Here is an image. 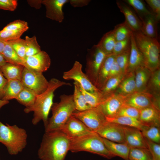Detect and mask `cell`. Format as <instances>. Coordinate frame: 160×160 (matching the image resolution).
Here are the masks:
<instances>
[{"mask_svg": "<svg viewBox=\"0 0 160 160\" xmlns=\"http://www.w3.org/2000/svg\"><path fill=\"white\" fill-rule=\"evenodd\" d=\"M70 139L59 130L45 132L38 152L41 160H64Z\"/></svg>", "mask_w": 160, "mask_h": 160, "instance_id": "1", "label": "cell"}, {"mask_svg": "<svg viewBox=\"0 0 160 160\" xmlns=\"http://www.w3.org/2000/svg\"><path fill=\"white\" fill-rule=\"evenodd\" d=\"M49 82L47 89L41 94L37 95L33 104L29 107H25L24 109L26 113L33 112L32 122L34 125H36L42 120L44 127L46 125L49 119L48 116L53 103L55 91L62 86L71 85L69 83L55 78H52Z\"/></svg>", "mask_w": 160, "mask_h": 160, "instance_id": "2", "label": "cell"}, {"mask_svg": "<svg viewBox=\"0 0 160 160\" xmlns=\"http://www.w3.org/2000/svg\"><path fill=\"white\" fill-rule=\"evenodd\" d=\"M60 100L52 106V116L45 127V132L59 130L76 110L72 95H62Z\"/></svg>", "mask_w": 160, "mask_h": 160, "instance_id": "3", "label": "cell"}, {"mask_svg": "<svg viewBox=\"0 0 160 160\" xmlns=\"http://www.w3.org/2000/svg\"><path fill=\"white\" fill-rule=\"evenodd\" d=\"M133 34L143 56L145 66L151 72L159 68L160 45L158 39L148 37L141 31L133 32Z\"/></svg>", "mask_w": 160, "mask_h": 160, "instance_id": "4", "label": "cell"}, {"mask_svg": "<svg viewBox=\"0 0 160 160\" xmlns=\"http://www.w3.org/2000/svg\"><path fill=\"white\" fill-rule=\"evenodd\" d=\"M26 130L15 124L4 125L0 121V143L7 148L9 153L16 155L21 152L27 143Z\"/></svg>", "mask_w": 160, "mask_h": 160, "instance_id": "5", "label": "cell"}, {"mask_svg": "<svg viewBox=\"0 0 160 160\" xmlns=\"http://www.w3.org/2000/svg\"><path fill=\"white\" fill-rule=\"evenodd\" d=\"M70 139L69 151L72 152L86 151L98 155L108 159L115 157L107 149L101 137L95 132Z\"/></svg>", "mask_w": 160, "mask_h": 160, "instance_id": "6", "label": "cell"}, {"mask_svg": "<svg viewBox=\"0 0 160 160\" xmlns=\"http://www.w3.org/2000/svg\"><path fill=\"white\" fill-rule=\"evenodd\" d=\"M106 56L97 45L87 49L85 74L96 87L100 67Z\"/></svg>", "mask_w": 160, "mask_h": 160, "instance_id": "7", "label": "cell"}, {"mask_svg": "<svg viewBox=\"0 0 160 160\" xmlns=\"http://www.w3.org/2000/svg\"><path fill=\"white\" fill-rule=\"evenodd\" d=\"M21 81L25 87L33 90L37 95L44 92L49 83L43 73L32 71L25 67Z\"/></svg>", "mask_w": 160, "mask_h": 160, "instance_id": "8", "label": "cell"}, {"mask_svg": "<svg viewBox=\"0 0 160 160\" xmlns=\"http://www.w3.org/2000/svg\"><path fill=\"white\" fill-rule=\"evenodd\" d=\"M72 115L94 132L99 129L107 121L105 117L97 107L81 111L75 110Z\"/></svg>", "mask_w": 160, "mask_h": 160, "instance_id": "9", "label": "cell"}, {"mask_svg": "<svg viewBox=\"0 0 160 160\" xmlns=\"http://www.w3.org/2000/svg\"><path fill=\"white\" fill-rule=\"evenodd\" d=\"M63 77L67 80H72L79 83L86 91L92 93L100 92V90L90 81L82 70V65L75 61L72 68L63 72Z\"/></svg>", "mask_w": 160, "mask_h": 160, "instance_id": "10", "label": "cell"}, {"mask_svg": "<svg viewBox=\"0 0 160 160\" xmlns=\"http://www.w3.org/2000/svg\"><path fill=\"white\" fill-rule=\"evenodd\" d=\"M125 95L111 94L106 97L97 107L106 118L115 117L124 104Z\"/></svg>", "mask_w": 160, "mask_h": 160, "instance_id": "11", "label": "cell"}, {"mask_svg": "<svg viewBox=\"0 0 160 160\" xmlns=\"http://www.w3.org/2000/svg\"><path fill=\"white\" fill-rule=\"evenodd\" d=\"M94 132L101 137L109 140L125 143L123 126L117 123L107 121Z\"/></svg>", "mask_w": 160, "mask_h": 160, "instance_id": "12", "label": "cell"}, {"mask_svg": "<svg viewBox=\"0 0 160 160\" xmlns=\"http://www.w3.org/2000/svg\"><path fill=\"white\" fill-rule=\"evenodd\" d=\"M59 130L69 138L79 137L94 132L72 115Z\"/></svg>", "mask_w": 160, "mask_h": 160, "instance_id": "13", "label": "cell"}, {"mask_svg": "<svg viewBox=\"0 0 160 160\" xmlns=\"http://www.w3.org/2000/svg\"><path fill=\"white\" fill-rule=\"evenodd\" d=\"M51 60L49 55L41 51L33 56L26 57L23 60V65L32 71L43 73L49 68Z\"/></svg>", "mask_w": 160, "mask_h": 160, "instance_id": "14", "label": "cell"}, {"mask_svg": "<svg viewBox=\"0 0 160 160\" xmlns=\"http://www.w3.org/2000/svg\"><path fill=\"white\" fill-rule=\"evenodd\" d=\"M154 99L152 95L148 92H136L125 95L124 104L141 110L153 106Z\"/></svg>", "mask_w": 160, "mask_h": 160, "instance_id": "15", "label": "cell"}, {"mask_svg": "<svg viewBox=\"0 0 160 160\" xmlns=\"http://www.w3.org/2000/svg\"><path fill=\"white\" fill-rule=\"evenodd\" d=\"M69 0H43L46 8V16L52 20L62 23L64 19L63 8Z\"/></svg>", "mask_w": 160, "mask_h": 160, "instance_id": "16", "label": "cell"}, {"mask_svg": "<svg viewBox=\"0 0 160 160\" xmlns=\"http://www.w3.org/2000/svg\"><path fill=\"white\" fill-rule=\"evenodd\" d=\"M123 126L125 143L130 148H148L145 138L139 129L134 127Z\"/></svg>", "mask_w": 160, "mask_h": 160, "instance_id": "17", "label": "cell"}, {"mask_svg": "<svg viewBox=\"0 0 160 160\" xmlns=\"http://www.w3.org/2000/svg\"><path fill=\"white\" fill-rule=\"evenodd\" d=\"M116 3L120 12L124 16L125 22L132 31H141L142 22L132 9L123 1L116 0Z\"/></svg>", "mask_w": 160, "mask_h": 160, "instance_id": "18", "label": "cell"}, {"mask_svg": "<svg viewBox=\"0 0 160 160\" xmlns=\"http://www.w3.org/2000/svg\"><path fill=\"white\" fill-rule=\"evenodd\" d=\"M130 39L131 48L127 73L134 72L138 67L145 66L143 56L136 45L133 33Z\"/></svg>", "mask_w": 160, "mask_h": 160, "instance_id": "19", "label": "cell"}, {"mask_svg": "<svg viewBox=\"0 0 160 160\" xmlns=\"http://www.w3.org/2000/svg\"><path fill=\"white\" fill-rule=\"evenodd\" d=\"M139 119L144 125L160 127V110L153 106L140 110Z\"/></svg>", "mask_w": 160, "mask_h": 160, "instance_id": "20", "label": "cell"}, {"mask_svg": "<svg viewBox=\"0 0 160 160\" xmlns=\"http://www.w3.org/2000/svg\"><path fill=\"white\" fill-rule=\"evenodd\" d=\"M142 23L141 31L147 36L158 39L157 21L153 13L150 14L140 18Z\"/></svg>", "mask_w": 160, "mask_h": 160, "instance_id": "21", "label": "cell"}, {"mask_svg": "<svg viewBox=\"0 0 160 160\" xmlns=\"http://www.w3.org/2000/svg\"><path fill=\"white\" fill-rule=\"evenodd\" d=\"M101 138L106 148L111 154L125 160H129L130 148L126 143H116Z\"/></svg>", "mask_w": 160, "mask_h": 160, "instance_id": "22", "label": "cell"}, {"mask_svg": "<svg viewBox=\"0 0 160 160\" xmlns=\"http://www.w3.org/2000/svg\"><path fill=\"white\" fill-rule=\"evenodd\" d=\"M115 55L113 54L107 55L100 67L98 74L96 87L100 90L109 78L110 69L115 60Z\"/></svg>", "mask_w": 160, "mask_h": 160, "instance_id": "23", "label": "cell"}, {"mask_svg": "<svg viewBox=\"0 0 160 160\" xmlns=\"http://www.w3.org/2000/svg\"><path fill=\"white\" fill-rule=\"evenodd\" d=\"M136 92H145L151 72L145 66L138 67L134 71Z\"/></svg>", "mask_w": 160, "mask_h": 160, "instance_id": "24", "label": "cell"}, {"mask_svg": "<svg viewBox=\"0 0 160 160\" xmlns=\"http://www.w3.org/2000/svg\"><path fill=\"white\" fill-rule=\"evenodd\" d=\"M24 87L20 81L7 80L4 89V95L2 100L9 101L16 99Z\"/></svg>", "mask_w": 160, "mask_h": 160, "instance_id": "25", "label": "cell"}, {"mask_svg": "<svg viewBox=\"0 0 160 160\" xmlns=\"http://www.w3.org/2000/svg\"><path fill=\"white\" fill-rule=\"evenodd\" d=\"M24 66L7 63L0 67V71L7 80H21Z\"/></svg>", "mask_w": 160, "mask_h": 160, "instance_id": "26", "label": "cell"}, {"mask_svg": "<svg viewBox=\"0 0 160 160\" xmlns=\"http://www.w3.org/2000/svg\"><path fill=\"white\" fill-rule=\"evenodd\" d=\"M136 92L134 72L129 73L121 82L118 87V93L127 95Z\"/></svg>", "mask_w": 160, "mask_h": 160, "instance_id": "27", "label": "cell"}, {"mask_svg": "<svg viewBox=\"0 0 160 160\" xmlns=\"http://www.w3.org/2000/svg\"><path fill=\"white\" fill-rule=\"evenodd\" d=\"M116 41L113 31L111 30L103 35L97 45L106 55H108L112 54Z\"/></svg>", "mask_w": 160, "mask_h": 160, "instance_id": "28", "label": "cell"}, {"mask_svg": "<svg viewBox=\"0 0 160 160\" xmlns=\"http://www.w3.org/2000/svg\"><path fill=\"white\" fill-rule=\"evenodd\" d=\"M106 119L107 121H108L114 122L122 126L136 128L140 131H141L145 126L139 119L134 118L119 116Z\"/></svg>", "mask_w": 160, "mask_h": 160, "instance_id": "29", "label": "cell"}, {"mask_svg": "<svg viewBox=\"0 0 160 160\" xmlns=\"http://www.w3.org/2000/svg\"><path fill=\"white\" fill-rule=\"evenodd\" d=\"M125 75L121 74L109 78L100 90L104 99L111 94L112 92L118 88Z\"/></svg>", "mask_w": 160, "mask_h": 160, "instance_id": "30", "label": "cell"}, {"mask_svg": "<svg viewBox=\"0 0 160 160\" xmlns=\"http://www.w3.org/2000/svg\"><path fill=\"white\" fill-rule=\"evenodd\" d=\"M73 84L74 90L72 95L76 110L81 111L91 108L87 102L82 92L76 82L74 81Z\"/></svg>", "mask_w": 160, "mask_h": 160, "instance_id": "31", "label": "cell"}, {"mask_svg": "<svg viewBox=\"0 0 160 160\" xmlns=\"http://www.w3.org/2000/svg\"><path fill=\"white\" fill-rule=\"evenodd\" d=\"M37 95L33 90L24 87L15 99L19 103L27 107L33 104Z\"/></svg>", "mask_w": 160, "mask_h": 160, "instance_id": "32", "label": "cell"}, {"mask_svg": "<svg viewBox=\"0 0 160 160\" xmlns=\"http://www.w3.org/2000/svg\"><path fill=\"white\" fill-rule=\"evenodd\" d=\"M76 82L82 92L87 102L92 108L97 107L104 99L100 91L92 93L85 90L78 82Z\"/></svg>", "mask_w": 160, "mask_h": 160, "instance_id": "33", "label": "cell"}, {"mask_svg": "<svg viewBox=\"0 0 160 160\" xmlns=\"http://www.w3.org/2000/svg\"><path fill=\"white\" fill-rule=\"evenodd\" d=\"M1 54L7 63L23 65V60L19 57L7 41L6 42L4 49Z\"/></svg>", "mask_w": 160, "mask_h": 160, "instance_id": "34", "label": "cell"}, {"mask_svg": "<svg viewBox=\"0 0 160 160\" xmlns=\"http://www.w3.org/2000/svg\"><path fill=\"white\" fill-rule=\"evenodd\" d=\"M129 160H153L152 155L148 148H130Z\"/></svg>", "mask_w": 160, "mask_h": 160, "instance_id": "35", "label": "cell"}, {"mask_svg": "<svg viewBox=\"0 0 160 160\" xmlns=\"http://www.w3.org/2000/svg\"><path fill=\"white\" fill-rule=\"evenodd\" d=\"M112 31L116 41L129 38L133 33L132 31L125 21L116 25Z\"/></svg>", "mask_w": 160, "mask_h": 160, "instance_id": "36", "label": "cell"}, {"mask_svg": "<svg viewBox=\"0 0 160 160\" xmlns=\"http://www.w3.org/2000/svg\"><path fill=\"white\" fill-rule=\"evenodd\" d=\"M141 131L145 138L154 143L160 144V127L145 125Z\"/></svg>", "mask_w": 160, "mask_h": 160, "instance_id": "37", "label": "cell"}, {"mask_svg": "<svg viewBox=\"0 0 160 160\" xmlns=\"http://www.w3.org/2000/svg\"><path fill=\"white\" fill-rule=\"evenodd\" d=\"M125 3L131 6L137 13L139 18L153 13L147 8L144 2L141 0H124Z\"/></svg>", "mask_w": 160, "mask_h": 160, "instance_id": "38", "label": "cell"}, {"mask_svg": "<svg viewBox=\"0 0 160 160\" xmlns=\"http://www.w3.org/2000/svg\"><path fill=\"white\" fill-rule=\"evenodd\" d=\"M25 44V56L28 57L35 55L41 50L35 36L30 37L26 36L24 39Z\"/></svg>", "mask_w": 160, "mask_h": 160, "instance_id": "39", "label": "cell"}, {"mask_svg": "<svg viewBox=\"0 0 160 160\" xmlns=\"http://www.w3.org/2000/svg\"><path fill=\"white\" fill-rule=\"evenodd\" d=\"M131 46L127 49L115 55V60L120 67L122 73L126 75L129 64Z\"/></svg>", "mask_w": 160, "mask_h": 160, "instance_id": "40", "label": "cell"}, {"mask_svg": "<svg viewBox=\"0 0 160 160\" xmlns=\"http://www.w3.org/2000/svg\"><path fill=\"white\" fill-rule=\"evenodd\" d=\"M7 42L19 57L23 60L26 57L25 40L20 38Z\"/></svg>", "mask_w": 160, "mask_h": 160, "instance_id": "41", "label": "cell"}, {"mask_svg": "<svg viewBox=\"0 0 160 160\" xmlns=\"http://www.w3.org/2000/svg\"><path fill=\"white\" fill-rule=\"evenodd\" d=\"M28 30L20 31L1 30L0 31V39L6 42L20 38L22 35Z\"/></svg>", "mask_w": 160, "mask_h": 160, "instance_id": "42", "label": "cell"}, {"mask_svg": "<svg viewBox=\"0 0 160 160\" xmlns=\"http://www.w3.org/2000/svg\"><path fill=\"white\" fill-rule=\"evenodd\" d=\"M140 110L134 107L124 104L119 110L116 117L124 116L139 119Z\"/></svg>", "mask_w": 160, "mask_h": 160, "instance_id": "43", "label": "cell"}, {"mask_svg": "<svg viewBox=\"0 0 160 160\" xmlns=\"http://www.w3.org/2000/svg\"><path fill=\"white\" fill-rule=\"evenodd\" d=\"M131 46L130 37L125 39L116 41L112 52L115 55L125 51Z\"/></svg>", "mask_w": 160, "mask_h": 160, "instance_id": "44", "label": "cell"}, {"mask_svg": "<svg viewBox=\"0 0 160 160\" xmlns=\"http://www.w3.org/2000/svg\"><path fill=\"white\" fill-rule=\"evenodd\" d=\"M28 28L27 22L23 20H17L9 23L2 30L20 31L28 29Z\"/></svg>", "mask_w": 160, "mask_h": 160, "instance_id": "45", "label": "cell"}, {"mask_svg": "<svg viewBox=\"0 0 160 160\" xmlns=\"http://www.w3.org/2000/svg\"><path fill=\"white\" fill-rule=\"evenodd\" d=\"M151 87L156 92L160 90V70L159 68L151 72L150 78Z\"/></svg>", "mask_w": 160, "mask_h": 160, "instance_id": "46", "label": "cell"}, {"mask_svg": "<svg viewBox=\"0 0 160 160\" xmlns=\"http://www.w3.org/2000/svg\"><path fill=\"white\" fill-rule=\"evenodd\" d=\"M145 138L148 148L152 155L153 160H160V144L154 143Z\"/></svg>", "mask_w": 160, "mask_h": 160, "instance_id": "47", "label": "cell"}, {"mask_svg": "<svg viewBox=\"0 0 160 160\" xmlns=\"http://www.w3.org/2000/svg\"><path fill=\"white\" fill-rule=\"evenodd\" d=\"M145 2L151 9L158 22L160 19V0H146Z\"/></svg>", "mask_w": 160, "mask_h": 160, "instance_id": "48", "label": "cell"}, {"mask_svg": "<svg viewBox=\"0 0 160 160\" xmlns=\"http://www.w3.org/2000/svg\"><path fill=\"white\" fill-rule=\"evenodd\" d=\"M17 1L16 0H0V9L14 11L17 8Z\"/></svg>", "mask_w": 160, "mask_h": 160, "instance_id": "49", "label": "cell"}, {"mask_svg": "<svg viewBox=\"0 0 160 160\" xmlns=\"http://www.w3.org/2000/svg\"><path fill=\"white\" fill-rule=\"evenodd\" d=\"M122 74H123L122 73L120 67L114 60L111 67L108 79L110 78Z\"/></svg>", "mask_w": 160, "mask_h": 160, "instance_id": "50", "label": "cell"}, {"mask_svg": "<svg viewBox=\"0 0 160 160\" xmlns=\"http://www.w3.org/2000/svg\"><path fill=\"white\" fill-rule=\"evenodd\" d=\"M90 1L89 0H69V2L73 7H82L88 5Z\"/></svg>", "mask_w": 160, "mask_h": 160, "instance_id": "51", "label": "cell"}, {"mask_svg": "<svg viewBox=\"0 0 160 160\" xmlns=\"http://www.w3.org/2000/svg\"><path fill=\"white\" fill-rule=\"evenodd\" d=\"M7 80L0 71V99L2 100L4 95V89Z\"/></svg>", "mask_w": 160, "mask_h": 160, "instance_id": "52", "label": "cell"}, {"mask_svg": "<svg viewBox=\"0 0 160 160\" xmlns=\"http://www.w3.org/2000/svg\"><path fill=\"white\" fill-rule=\"evenodd\" d=\"M27 2L31 7L37 9L41 7L42 4V0H29Z\"/></svg>", "mask_w": 160, "mask_h": 160, "instance_id": "53", "label": "cell"}, {"mask_svg": "<svg viewBox=\"0 0 160 160\" xmlns=\"http://www.w3.org/2000/svg\"><path fill=\"white\" fill-rule=\"evenodd\" d=\"M7 63L3 55L0 53V67L4 65Z\"/></svg>", "mask_w": 160, "mask_h": 160, "instance_id": "54", "label": "cell"}, {"mask_svg": "<svg viewBox=\"0 0 160 160\" xmlns=\"http://www.w3.org/2000/svg\"><path fill=\"white\" fill-rule=\"evenodd\" d=\"M5 43V41L0 39V53H2L4 49Z\"/></svg>", "mask_w": 160, "mask_h": 160, "instance_id": "55", "label": "cell"}, {"mask_svg": "<svg viewBox=\"0 0 160 160\" xmlns=\"http://www.w3.org/2000/svg\"><path fill=\"white\" fill-rule=\"evenodd\" d=\"M9 101H6L0 99V109L3 106L8 104Z\"/></svg>", "mask_w": 160, "mask_h": 160, "instance_id": "56", "label": "cell"}]
</instances>
